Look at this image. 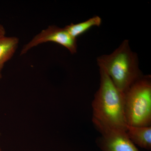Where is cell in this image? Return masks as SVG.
I'll return each mask as SVG.
<instances>
[{
    "label": "cell",
    "mask_w": 151,
    "mask_h": 151,
    "mask_svg": "<svg viewBox=\"0 0 151 151\" xmlns=\"http://www.w3.org/2000/svg\"><path fill=\"white\" fill-rule=\"evenodd\" d=\"M100 85L92 102V119L111 128L127 131L124 92L117 88L102 67Z\"/></svg>",
    "instance_id": "6da1fadb"
},
{
    "label": "cell",
    "mask_w": 151,
    "mask_h": 151,
    "mask_svg": "<svg viewBox=\"0 0 151 151\" xmlns=\"http://www.w3.org/2000/svg\"><path fill=\"white\" fill-rule=\"evenodd\" d=\"M97 62L117 88L124 93L143 75L137 53L132 51L127 40L112 53L99 56Z\"/></svg>",
    "instance_id": "7a4b0ae2"
},
{
    "label": "cell",
    "mask_w": 151,
    "mask_h": 151,
    "mask_svg": "<svg viewBox=\"0 0 151 151\" xmlns=\"http://www.w3.org/2000/svg\"><path fill=\"white\" fill-rule=\"evenodd\" d=\"M128 126H151V76L142 75L124 92Z\"/></svg>",
    "instance_id": "3957f363"
},
{
    "label": "cell",
    "mask_w": 151,
    "mask_h": 151,
    "mask_svg": "<svg viewBox=\"0 0 151 151\" xmlns=\"http://www.w3.org/2000/svg\"><path fill=\"white\" fill-rule=\"evenodd\" d=\"M101 137L97 140L102 151H139L129 138L126 131L111 128L92 119Z\"/></svg>",
    "instance_id": "277c9868"
},
{
    "label": "cell",
    "mask_w": 151,
    "mask_h": 151,
    "mask_svg": "<svg viewBox=\"0 0 151 151\" xmlns=\"http://www.w3.org/2000/svg\"><path fill=\"white\" fill-rule=\"evenodd\" d=\"M53 42L58 44L67 49L70 53L77 52L76 39L72 37L65 28H61L56 26H49L35 36L29 42L24 45L21 51V55L26 54L33 47L41 44Z\"/></svg>",
    "instance_id": "5b68a950"
},
{
    "label": "cell",
    "mask_w": 151,
    "mask_h": 151,
    "mask_svg": "<svg viewBox=\"0 0 151 151\" xmlns=\"http://www.w3.org/2000/svg\"><path fill=\"white\" fill-rule=\"evenodd\" d=\"M128 137L134 145L147 150L151 149V126L136 127L128 126Z\"/></svg>",
    "instance_id": "8992f818"
},
{
    "label": "cell",
    "mask_w": 151,
    "mask_h": 151,
    "mask_svg": "<svg viewBox=\"0 0 151 151\" xmlns=\"http://www.w3.org/2000/svg\"><path fill=\"white\" fill-rule=\"evenodd\" d=\"M19 43V39L15 37H0V80L2 77V70L4 65L13 56Z\"/></svg>",
    "instance_id": "52a82bcc"
},
{
    "label": "cell",
    "mask_w": 151,
    "mask_h": 151,
    "mask_svg": "<svg viewBox=\"0 0 151 151\" xmlns=\"http://www.w3.org/2000/svg\"><path fill=\"white\" fill-rule=\"evenodd\" d=\"M102 23V19L98 16L93 17L85 21L66 26L65 29L72 37L76 39L78 37L94 27H100Z\"/></svg>",
    "instance_id": "ba28073f"
},
{
    "label": "cell",
    "mask_w": 151,
    "mask_h": 151,
    "mask_svg": "<svg viewBox=\"0 0 151 151\" xmlns=\"http://www.w3.org/2000/svg\"><path fill=\"white\" fill-rule=\"evenodd\" d=\"M6 30L2 25L0 24V37L5 36Z\"/></svg>",
    "instance_id": "9c48e42d"
},
{
    "label": "cell",
    "mask_w": 151,
    "mask_h": 151,
    "mask_svg": "<svg viewBox=\"0 0 151 151\" xmlns=\"http://www.w3.org/2000/svg\"><path fill=\"white\" fill-rule=\"evenodd\" d=\"M0 151H2L1 149V147H0Z\"/></svg>",
    "instance_id": "30bf717a"
}]
</instances>
